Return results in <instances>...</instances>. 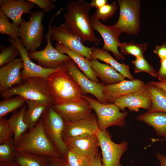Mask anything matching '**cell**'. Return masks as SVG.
<instances>
[{
  "mask_svg": "<svg viewBox=\"0 0 166 166\" xmlns=\"http://www.w3.org/2000/svg\"><path fill=\"white\" fill-rule=\"evenodd\" d=\"M66 7L67 12L63 15L64 23L71 28L81 42L99 41L91 25L89 3L84 0H73L67 4Z\"/></svg>",
  "mask_w": 166,
  "mask_h": 166,
  "instance_id": "obj_1",
  "label": "cell"
},
{
  "mask_svg": "<svg viewBox=\"0 0 166 166\" xmlns=\"http://www.w3.org/2000/svg\"><path fill=\"white\" fill-rule=\"evenodd\" d=\"M47 82L55 103L60 105L69 102H81L85 100V95L63 65L48 77Z\"/></svg>",
  "mask_w": 166,
  "mask_h": 166,
  "instance_id": "obj_2",
  "label": "cell"
},
{
  "mask_svg": "<svg viewBox=\"0 0 166 166\" xmlns=\"http://www.w3.org/2000/svg\"><path fill=\"white\" fill-rule=\"evenodd\" d=\"M1 95L4 99L16 95L43 105L48 106L55 105L47 81L39 77L24 80L20 83L1 92Z\"/></svg>",
  "mask_w": 166,
  "mask_h": 166,
  "instance_id": "obj_3",
  "label": "cell"
},
{
  "mask_svg": "<svg viewBox=\"0 0 166 166\" xmlns=\"http://www.w3.org/2000/svg\"><path fill=\"white\" fill-rule=\"evenodd\" d=\"M16 150L47 156L59 157L56 148L47 136L41 118L36 126L25 132L16 145Z\"/></svg>",
  "mask_w": 166,
  "mask_h": 166,
  "instance_id": "obj_4",
  "label": "cell"
},
{
  "mask_svg": "<svg viewBox=\"0 0 166 166\" xmlns=\"http://www.w3.org/2000/svg\"><path fill=\"white\" fill-rule=\"evenodd\" d=\"M44 12H32L27 21L24 18L19 27V37L22 45L29 52L37 51L43 40L44 27L42 23Z\"/></svg>",
  "mask_w": 166,
  "mask_h": 166,
  "instance_id": "obj_5",
  "label": "cell"
},
{
  "mask_svg": "<svg viewBox=\"0 0 166 166\" xmlns=\"http://www.w3.org/2000/svg\"><path fill=\"white\" fill-rule=\"evenodd\" d=\"M82 97L89 103L95 112L100 130H106L113 125L123 127L125 125V118L129 113L128 112H120V109L114 103L103 104L85 94Z\"/></svg>",
  "mask_w": 166,
  "mask_h": 166,
  "instance_id": "obj_6",
  "label": "cell"
},
{
  "mask_svg": "<svg viewBox=\"0 0 166 166\" xmlns=\"http://www.w3.org/2000/svg\"><path fill=\"white\" fill-rule=\"evenodd\" d=\"M41 118L47 136L63 158L67 147L62 136L64 121L52 106L47 107Z\"/></svg>",
  "mask_w": 166,
  "mask_h": 166,
  "instance_id": "obj_7",
  "label": "cell"
},
{
  "mask_svg": "<svg viewBox=\"0 0 166 166\" xmlns=\"http://www.w3.org/2000/svg\"><path fill=\"white\" fill-rule=\"evenodd\" d=\"M119 16L114 25L121 33L136 35L140 29V1L138 0H118Z\"/></svg>",
  "mask_w": 166,
  "mask_h": 166,
  "instance_id": "obj_8",
  "label": "cell"
},
{
  "mask_svg": "<svg viewBox=\"0 0 166 166\" xmlns=\"http://www.w3.org/2000/svg\"><path fill=\"white\" fill-rule=\"evenodd\" d=\"M60 9L51 18L48 24V31L44 35L47 45L44 49L40 51L28 53V57L30 59L36 60L38 65L46 69H57L64 64V62L71 59L66 54H63L55 48L51 43L50 33L51 23L53 19L62 11Z\"/></svg>",
  "mask_w": 166,
  "mask_h": 166,
  "instance_id": "obj_9",
  "label": "cell"
},
{
  "mask_svg": "<svg viewBox=\"0 0 166 166\" xmlns=\"http://www.w3.org/2000/svg\"><path fill=\"white\" fill-rule=\"evenodd\" d=\"M96 134L98 138L101 151L102 166H122L121 158L126 151L128 144L124 141L117 144L111 140L110 133L106 130L98 129Z\"/></svg>",
  "mask_w": 166,
  "mask_h": 166,
  "instance_id": "obj_10",
  "label": "cell"
},
{
  "mask_svg": "<svg viewBox=\"0 0 166 166\" xmlns=\"http://www.w3.org/2000/svg\"><path fill=\"white\" fill-rule=\"evenodd\" d=\"M50 37L51 41L61 43L68 49L76 51L91 60V55L94 46L89 48L84 45L71 28L65 23L58 26H52Z\"/></svg>",
  "mask_w": 166,
  "mask_h": 166,
  "instance_id": "obj_11",
  "label": "cell"
},
{
  "mask_svg": "<svg viewBox=\"0 0 166 166\" xmlns=\"http://www.w3.org/2000/svg\"><path fill=\"white\" fill-rule=\"evenodd\" d=\"M64 64L70 75L85 94L89 93L92 95L101 103H109L104 96L103 90L105 85L104 83L97 82L89 79L71 59L65 61Z\"/></svg>",
  "mask_w": 166,
  "mask_h": 166,
  "instance_id": "obj_12",
  "label": "cell"
},
{
  "mask_svg": "<svg viewBox=\"0 0 166 166\" xmlns=\"http://www.w3.org/2000/svg\"><path fill=\"white\" fill-rule=\"evenodd\" d=\"M91 23L93 29L97 31L103 39L104 45L102 49L112 52L117 61L124 60L123 54L118 50L120 43L119 37L121 33L115 25H105L93 15L91 18Z\"/></svg>",
  "mask_w": 166,
  "mask_h": 166,
  "instance_id": "obj_13",
  "label": "cell"
},
{
  "mask_svg": "<svg viewBox=\"0 0 166 166\" xmlns=\"http://www.w3.org/2000/svg\"><path fill=\"white\" fill-rule=\"evenodd\" d=\"M120 109L124 111L128 108L130 111L138 112L140 108L149 110L152 102L149 91L145 84L139 90L117 98L113 102Z\"/></svg>",
  "mask_w": 166,
  "mask_h": 166,
  "instance_id": "obj_14",
  "label": "cell"
},
{
  "mask_svg": "<svg viewBox=\"0 0 166 166\" xmlns=\"http://www.w3.org/2000/svg\"><path fill=\"white\" fill-rule=\"evenodd\" d=\"M11 44L15 46L19 51L20 56L24 64V67L21 71L22 81L31 77H39L47 81L49 76L57 71V69H46L37 65L32 61L28 57V52L22 45L20 38L14 40L11 38L8 39Z\"/></svg>",
  "mask_w": 166,
  "mask_h": 166,
  "instance_id": "obj_15",
  "label": "cell"
},
{
  "mask_svg": "<svg viewBox=\"0 0 166 166\" xmlns=\"http://www.w3.org/2000/svg\"><path fill=\"white\" fill-rule=\"evenodd\" d=\"M64 121L72 122L85 118L91 115L93 109L85 100L83 102H69L52 106Z\"/></svg>",
  "mask_w": 166,
  "mask_h": 166,
  "instance_id": "obj_16",
  "label": "cell"
},
{
  "mask_svg": "<svg viewBox=\"0 0 166 166\" xmlns=\"http://www.w3.org/2000/svg\"><path fill=\"white\" fill-rule=\"evenodd\" d=\"M67 145L91 162L99 154V143L96 134H88L64 140Z\"/></svg>",
  "mask_w": 166,
  "mask_h": 166,
  "instance_id": "obj_17",
  "label": "cell"
},
{
  "mask_svg": "<svg viewBox=\"0 0 166 166\" xmlns=\"http://www.w3.org/2000/svg\"><path fill=\"white\" fill-rule=\"evenodd\" d=\"M35 4L30 0H0V10L20 27L23 14H30Z\"/></svg>",
  "mask_w": 166,
  "mask_h": 166,
  "instance_id": "obj_18",
  "label": "cell"
},
{
  "mask_svg": "<svg viewBox=\"0 0 166 166\" xmlns=\"http://www.w3.org/2000/svg\"><path fill=\"white\" fill-rule=\"evenodd\" d=\"M98 129L96 116L92 113L78 121L72 122L65 121L63 137L64 140L86 134H96Z\"/></svg>",
  "mask_w": 166,
  "mask_h": 166,
  "instance_id": "obj_19",
  "label": "cell"
},
{
  "mask_svg": "<svg viewBox=\"0 0 166 166\" xmlns=\"http://www.w3.org/2000/svg\"><path fill=\"white\" fill-rule=\"evenodd\" d=\"M24 67L21 57L0 68V90L1 92L7 90L22 81L21 71Z\"/></svg>",
  "mask_w": 166,
  "mask_h": 166,
  "instance_id": "obj_20",
  "label": "cell"
},
{
  "mask_svg": "<svg viewBox=\"0 0 166 166\" xmlns=\"http://www.w3.org/2000/svg\"><path fill=\"white\" fill-rule=\"evenodd\" d=\"M145 84L138 79L123 80L118 83L111 85H105L103 90L105 99L110 103L116 99L140 89Z\"/></svg>",
  "mask_w": 166,
  "mask_h": 166,
  "instance_id": "obj_21",
  "label": "cell"
},
{
  "mask_svg": "<svg viewBox=\"0 0 166 166\" xmlns=\"http://www.w3.org/2000/svg\"><path fill=\"white\" fill-rule=\"evenodd\" d=\"M90 62L97 77L106 85L116 84L125 79L124 77L108 64L101 63L96 59L91 60Z\"/></svg>",
  "mask_w": 166,
  "mask_h": 166,
  "instance_id": "obj_22",
  "label": "cell"
},
{
  "mask_svg": "<svg viewBox=\"0 0 166 166\" xmlns=\"http://www.w3.org/2000/svg\"><path fill=\"white\" fill-rule=\"evenodd\" d=\"M55 48L60 53L65 54L69 56L89 79L94 82H100L99 80L92 68L91 60L86 58L76 51L68 49L63 44L59 42L57 43Z\"/></svg>",
  "mask_w": 166,
  "mask_h": 166,
  "instance_id": "obj_23",
  "label": "cell"
},
{
  "mask_svg": "<svg viewBox=\"0 0 166 166\" xmlns=\"http://www.w3.org/2000/svg\"><path fill=\"white\" fill-rule=\"evenodd\" d=\"M91 60L96 59L103 61L113 67L117 72L129 80L134 79L130 71V67L124 63H120L115 60L108 51L102 49L94 47L91 55Z\"/></svg>",
  "mask_w": 166,
  "mask_h": 166,
  "instance_id": "obj_24",
  "label": "cell"
},
{
  "mask_svg": "<svg viewBox=\"0 0 166 166\" xmlns=\"http://www.w3.org/2000/svg\"><path fill=\"white\" fill-rule=\"evenodd\" d=\"M136 119L152 127L157 135L166 140V113L147 111L138 116Z\"/></svg>",
  "mask_w": 166,
  "mask_h": 166,
  "instance_id": "obj_25",
  "label": "cell"
},
{
  "mask_svg": "<svg viewBox=\"0 0 166 166\" xmlns=\"http://www.w3.org/2000/svg\"><path fill=\"white\" fill-rule=\"evenodd\" d=\"M27 106L24 105L19 111H15L8 119L14 132V142L17 144L21 137L28 129V127L24 121V116Z\"/></svg>",
  "mask_w": 166,
  "mask_h": 166,
  "instance_id": "obj_26",
  "label": "cell"
},
{
  "mask_svg": "<svg viewBox=\"0 0 166 166\" xmlns=\"http://www.w3.org/2000/svg\"><path fill=\"white\" fill-rule=\"evenodd\" d=\"M26 102L27 108L24 115V121L29 130L36 126L48 106L32 101L26 100Z\"/></svg>",
  "mask_w": 166,
  "mask_h": 166,
  "instance_id": "obj_27",
  "label": "cell"
},
{
  "mask_svg": "<svg viewBox=\"0 0 166 166\" xmlns=\"http://www.w3.org/2000/svg\"><path fill=\"white\" fill-rule=\"evenodd\" d=\"M146 84L152 102L151 108L148 111L166 113V92L160 88L149 83Z\"/></svg>",
  "mask_w": 166,
  "mask_h": 166,
  "instance_id": "obj_28",
  "label": "cell"
},
{
  "mask_svg": "<svg viewBox=\"0 0 166 166\" xmlns=\"http://www.w3.org/2000/svg\"><path fill=\"white\" fill-rule=\"evenodd\" d=\"M15 161L21 166H47V156L24 152L17 150L14 154Z\"/></svg>",
  "mask_w": 166,
  "mask_h": 166,
  "instance_id": "obj_29",
  "label": "cell"
},
{
  "mask_svg": "<svg viewBox=\"0 0 166 166\" xmlns=\"http://www.w3.org/2000/svg\"><path fill=\"white\" fill-rule=\"evenodd\" d=\"M26 100L20 96L4 99L0 101V119L8 113L14 112L24 105Z\"/></svg>",
  "mask_w": 166,
  "mask_h": 166,
  "instance_id": "obj_30",
  "label": "cell"
},
{
  "mask_svg": "<svg viewBox=\"0 0 166 166\" xmlns=\"http://www.w3.org/2000/svg\"><path fill=\"white\" fill-rule=\"evenodd\" d=\"M63 158L68 166H89L91 163L87 158L67 145Z\"/></svg>",
  "mask_w": 166,
  "mask_h": 166,
  "instance_id": "obj_31",
  "label": "cell"
},
{
  "mask_svg": "<svg viewBox=\"0 0 166 166\" xmlns=\"http://www.w3.org/2000/svg\"><path fill=\"white\" fill-rule=\"evenodd\" d=\"M0 34L9 36L14 40L20 38L19 27L11 23L8 17L0 10Z\"/></svg>",
  "mask_w": 166,
  "mask_h": 166,
  "instance_id": "obj_32",
  "label": "cell"
},
{
  "mask_svg": "<svg viewBox=\"0 0 166 166\" xmlns=\"http://www.w3.org/2000/svg\"><path fill=\"white\" fill-rule=\"evenodd\" d=\"M147 43L140 44L135 43L133 42L120 43L119 47L123 54L131 55L135 57H143L147 48Z\"/></svg>",
  "mask_w": 166,
  "mask_h": 166,
  "instance_id": "obj_33",
  "label": "cell"
},
{
  "mask_svg": "<svg viewBox=\"0 0 166 166\" xmlns=\"http://www.w3.org/2000/svg\"><path fill=\"white\" fill-rule=\"evenodd\" d=\"M0 67H1L16 59L20 55L19 51L14 45L5 47L0 45Z\"/></svg>",
  "mask_w": 166,
  "mask_h": 166,
  "instance_id": "obj_34",
  "label": "cell"
},
{
  "mask_svg": "<svg viewBox=\"0 0 166 166\" xmlns=\"http://www.w3.org/2000/svg\"><path fill=\"white\" fill-rule=\"evenodd\" d=\"M118 9L116 2L113 1L96 9L93 16L99 20L105 21L112 17Z\"/></svg>",
  "mask_w": 166,
  "mask_h": 166,
  "instance_id": "obj_35",
  "label": "cell"
},
{
  "mask_svg": "<svg viewBox=\"0 0 166 166\" xmlns=\"http://www.w3.org/2000/svg\"><path fill=\"white\" fill-rule=\"evenodd\" d=\"M16 146L14 140L8 141L0 145V162L11 163L15 161L14 154Z\"/></svg>",
  "mask_w": 166,
  "mask_h": 166,
  "instance_id": "obj_36",
  "label": "cell"
},
{
  "mask_svg": "<svg viewBox=\"0 0 166 166\" xmlns=\"http://www.w3.org/2000/svg\"><path fill=\"white\" fill-rule=\"evenodd\" d=\"M132 63L134 65V70L135 73L145 72L157 77V72L144 56L136 57L135 59L132 61Z\"/></svg>",
  "mask_w": 166,
  "mask_h": 166,
  "instance_id": "obj_37",
  "label": "cell"
},
{
  "mask_svg": "<svg viewBox=\"0 0 166 166\" xmlns=\"http://www.w3.org/2000/svg\"><path fill=\"white\" fill-rule=\"evenodd\" d=\"M14 134L8 120L4 118L0 119V144L13 140Z\"/></svg>",
  "mask_w": 166,
  "mask_h": 166,
  "instance_id": "obj_38",
  "label": "cell"
},
{
  "mask_svg": "<svg viewBox=\"0 0 166 166\" xmlns=\"http://www.w3.org/2000/svg\"><path fill=\"white\" fill-rule=\"evenodd\" d=\"M38 5L42 9L44 12L48 13L54 9L55 7V5L53 3L56 0H30Z\"/></svg>",
  "mask_w": 166,
  "mask_h": 166,
  "instance_id": "obj_39",
  "label": "cell"
},
{
  "mask_svg": "<svg viewBox=\"0 0 166 166\" xmlns=\"http://www.w3.org/2000/svg\"><path fill=\"white\" fill-rule=\"evenodd\" d=\"M160 66L157 73V78L160 82H166V59H160Z\"/></svg>",
  "mask_w": 166,
  "mask_h": 166,
  "instance_id": "obj_40",
  "label": "cell"
},
{
  "mask_svg": "<svg viewBox=\"0 0 166 166\" xmlns=\"http://www.w3.org/2000/svg\"><path fill=\"white\" fill-rule=\"evenodd\" d=\"M47 166H68L64 159L59 157L47 156Z\"/></svg>",
  "mask_w": 166,
  "mask_h": 166,
  "instance_id": "obj_41",
  "label": "cell"
},
{
  "mask_svg": "<svg viewBox=\"0 0 166 166\" xmlns=\"http://www.w3.org/2000/svg\"><path fill=\"white\" fill-rule=\"evenodd\" d=\"M153 52L160 59H166V42L160 46L156 45Z\"/></svg>",
  "mask_w": 166,
  "mask_h": 166,
  "instance_id": "obj_42",
  "label": "cell"
},
{
  "mask_svg": "<svg viewBox=\"0 0 166 166\" xmlns=\"http://www.w3.org/2000/svg\"><path fill=\"white\" fill-rule=\"evenodd\" d=\"M108 2L107 0H92L89 4L91 8L95 7L97 9L108 3Z\"/></svg>",
  "mask_w": 166,
  "mask_h": 166,
  "instance_id": "obj_43",
  "label": "cell"
},
{
  "mask_svg": "<svg viewBox=\"0 0 166 166\" xmlns=\"http://www.w3.org/2000/svg\"><path fill=\"white\" fill-rule=\"evenodd\" d=\"M89 166H102L101 157V153L96 157L91 162Z\"/></svg>",
  "mask_w": 166,
  "mask_h": 166,
  "instance_id": "obj_44",
  "label": "cell"
},
{
  "mask_svg": "<svg viewBox=\"0 0 166 166\" xmlns=\"http://www.w3.org/2000/svg\"><path fill=\"white\" fill-rule=\"evenodd\" d=\"M156 157L159 161L160 166H166V156L158 153Z\"/></svg>",
  "mask_w": 166,
  "mask_h": 166,
  "instance_id": "obj_45",
  "label": "cell"
},
{
  "mask_svg": "<svg viewBox=\"0 0 166 166\" xmlns=\"http://www.w3.org/2000/svg\"><path fill=\"white\" fill-rule=\"evenodd\" d=\"M149 83L160 88L166 92V82L151 81Z\"/></svg>",
  "mask_w": 166,
  "mask_h": 166,
  "instance_id": "obj_46",
  "label": "cell"
},
{
  "mask_svg": "<svg viewBox=\"0 0 166 166\" xmlns=\"http://www.w3.org/2000/svg\"><path fill=\"white\" fill-rule=\"evenodd\" d=\"M0 166H21L15 161L11 163L0 162Z\"/></svg>",
  "mask_w": 166,
  "mask_h": 166,
  "instance_id": "obj_47",
  "label": "cell"
}]
</instances>
